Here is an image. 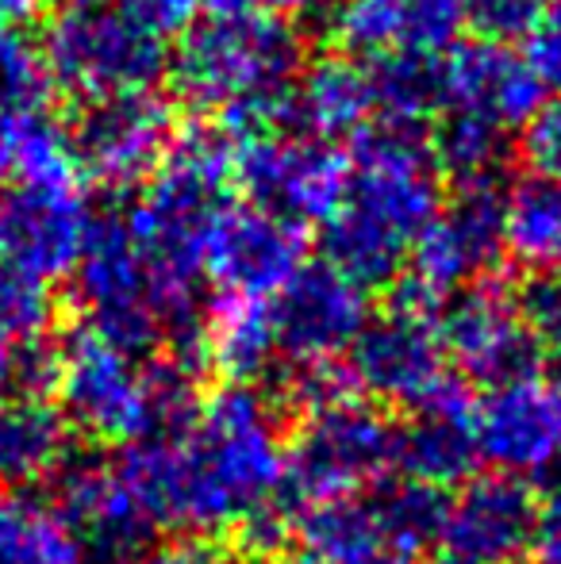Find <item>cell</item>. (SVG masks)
<instances>
[{"label":"cell","instance_id":"cell-16","mask_svg":"<svg viewBox=\"0 0 561 564\" xmlns=\"http://www.w3.org/2000/svg\"><path fill=\"white\" fill-rule=\"evenodd\" d=\"M547 105V82L531 58L493 39H457L439 58V108L470 112L516 131Z\"/></svg>","mask_w":561,"mask_h":564},{"label":"cell","instance_id":"cell-8","mask_svg":"<svg viewBox=\"0 0 561 564\" xmlns=\"http://www.w3.org/2000/svg\"><path fill=\"white\" fill-rule=\"evenodd\" d=\"M439 338L457 372L485 388L539 372L542 361L539 341L524 327L516 289L488 273L462 284L454 300L439 307Z\"/></svg>","mask_w":561,"mask_h":564},{"label":"cell","instance_id":"cell-34","mask_svg":"<svg viewBox=\"0 0 561 564\" xmlns=\"http://www.w3.org/2000/svg\"><path fill=\"white\" fill-rule=\"evenodd\" d=\"M542 20V0H465V23L477 39L493 43H516L535 31Z\"/></svg>","mask_w":561,"mask_h":564},{"label":"cell","instance_id":"cell-21","mask_svg":"<svg viewBox=\"0 0 561 564\" xmlns=\"http://www.w3.org/2000/svg\"><path fill=\"white\" fill-rule=\"evenodd\" d=\"M296 538L304 564H416V553L385 530L374 503L354 496L312 503L300 519Z\"/></svg>","mask_w":561,"mask_h":564},{"label":"cell","instance_id":"cell-33","mask_svg":"<svg viewBox=\"0 0 561 564\" xmlns=\"http://www.w3.org/2000/svg\"><path fill=\"white\" fill-rule=\"evenodd\" d=\"M516 304L542 354H554L561 361V265L527 276V284L516 292Z\"/></svg>","mask_w":561,"mask_h":564},{"label":"cell","instance_id":"cell-43","mask_svg":"<svg viewBox=\"0 0 561 564\" xmlns=\"http://www.w3.org/2000/svg\"><path fill=\"white\" fill-rule=\"evenodd\" d=\"M15 349H20V341L0 338V400L15 395Z\"/></svg>","mask_w":561,"mask_h":564},{"label":"cell","instance_id":"cell-20","mask_svg":"<svg viewBox=\"0 0 561 564\" xmlns=\"http://www.w3.org/2000/svg\"><path fill=\"white\" fill-rule=\"evenodd\" d=\"M374 116L377 105L366 62H354L346 54L315 62L296 85H289L284 97V127H296L292 134L320 142L354 139Z\"/></svg>","mask_w":561,"mask_h":564},{"label":"cell","instance_id":"cell-31","mask_svg":"<svg viewBox=\"0 0 561 564\" xmlns=\"http://www.w3.org/2000/svg\"><path fill=\"white\" fill-rule=\"evenodd\" d=\"M54 319V304L46 284L15 273L0 261V338L31 341L43 338Z\"/></svg>","mask_w":561,"mask_h":564},{"label":"cell","instance_id":"cell-28","mask_svg":"<svg viewBox=\"0 0 561 564\" xmlns=\"http://www.w3.org/2000/svg\"><path fill=\"white\" fill-rule=\"evenodd\" d=\"M327 39L354 62L389 58L404 46V0H338L327 15Z\"/></svg>","mask_w":561,"mask_h":564},{"label":"cell","instance_id":"cell-19","mask_svg":"<svg viewBox=\"0 0 561 564\" xmlns=\"http://www.w3.org/2000/svg\"><path fill=\"white\" fill-rule=\"evenodd\" d=\"M473 395L462 377H439L431 388L412 403V419L397 426V449L392 468L400 476L450 488L465 480L470 468L481 460L477 434H473Z\"/></svg>","mask_w":561,"mask_h":564},{"label":"cell","instance_id":"cell-26","mask_svg":"<svg viewBox=\"0 0 561 564\" xmlns=\"http://www.w3.org/2000/svg\"><path fill=\"white\" fill-rule=\"evenodd\" d=\"M431 154L439 173L446 170L457 185L465 181H496L508 154V131L481 116L446 112L431 139Z\"/></svg>","mask_w":561,"mask_h":564},{"label":"cell","instance_id":"cell-2","mask_svg":"<svg viewBox=\"0 0 561 564\" xmlns=\"http://www.w3.org/2000/svg\"><path fill=\"white\" fill-rule=\"evenodd\" d=\"M442 208L439 165L431 142L416 127H362L354 134L346 188L338 208L323 219L327 265L362 289L392 284L408 265V250Z\"/></svg>","mask_w":561,"mask_h":564},{"label":"cell","instance_id":"cell-12","mask_svg":"<svg viewBox=\"0 0 561 564\" xmlns=\"http://www.w3.org/2000/svg\"><path fill=\"white\" fill-rule=\"evenodd\" d=\"M481 460L508 476H539L561 465V361L558 372H527L496 384L473 408Z\"/></svg>","mask_w":561,"mask_h":564},{"label":"cell","instance_id":"cell-39","mask_svg":"<svg viewBox=\"0 0 561 564\" xmlns=\"http://www.w3.org/2000/svg\"><path fill=\"white\" fill-rule=\"evenodd\" d=\"M535 564H561V480L547 496V503L535 511L531 545H527Z\"/></svg>","mask_w":561,"mask_h":564},{"label":"cell","instance_id":"cell-6","mask_svg":"<svg viewBox=\"0 0 561 564\" xmlns=\"http://www.w3.org/2000/svg\"><path fill=\"white\" fill-rule=\"evenodd\" d=\"M62 415L66 423L82 426L97 442H139L150 438L154 415H150L147 369L136 354L116 346L97 327H77L58 346V384Z\"/></svg>","mask_w":561,"mask_h":564},{"label":"cell","instance_id":"cell-22","mask_svg":"<svg viewBox=\"0 0 561 564\" xmlns=\"http://www.w3.org/2000/svg\"><path fill=\"white\" fill-rule=\"evenodd\" d=\"M281 357L270 300L219 296L204 319V361H212L231 384H255L270 377Z\"/></svg>","mask_w":561,"mask_h":564},{"label":"cell","instance_id":"cell-14","mask_svg":"<svg viewBox=\"0 0 561 564\" xmlns=\"http://www.w3.org/2000/svg\"><path fill=\"white\" fill-rule=\"evenodd\" d=\"M54 476V514L77 538L85 561L128 564L150 550L154 527L123 488L112 460L66 457Z\"/></svg>","mask_w":561,"mask_h":564},{"label":"cell","instance_id":"cell-18","mask_svg":"<svg viewBox=\"0 0 561 564\" xmlns=\"http://www.w3.org/2000/svg\"><path fill=\"white\" fill-rule=\"evenodd\" d=\"M535 496L519 476L485 473L446 503L442 550L465 564H516L531 545Z\"/></svg>","mask_w":561,"mask_h":564},{"label":"cell","instance_id":"cell-41","mask_svg":"<svg viewBox=\"0 0 561 564\" xmlns=\"http://www.w3.org/2000/svg\"><path fill=\"white\" fill-rule=\"evenodd\" d=\"M39 112V108H35ZM23 108H8L0 105V177L12 173V158H15V142H20V127H23Z\"/></svg>","mask_w":561,"mask_h":564},{"label":"cell","instance_id":"cell-27","mask_svg":"<svg viewBox=\"0 0 561 564\" xmlns=\"http://www.w3.org/2000/svg\"><path fill=\"white\" fill-rule=\"evenodd\" d=\"M369 85H374L377 116L389 123L420 127L439 108V58L397 51L374 62Z\"/></svg>","mask_w":561,"mask_h":564},{"label":"cell","instance_id":"cell-37","mask_svg":"<svg viewBox=\"0 0 561 564\" xmlns=\"http://www.w3.org/2000/svg\"><path fill=\"white\" fill-rule=\"evenodd\" d=\"M235 530H239L242 550H247L250 557H262V561H270L273 553H281V550H284V542L292 538L289 514H284L278 503L258 507V511H255V514H247V519H242Z\"/></svg>","mask_w":561,"mask_h":564},{"label":"cell","instance_id":"cell-46","mask_svg":"<svg viewBox=\"0 0 561 564\" xmlns=\"http://www.w3.org/2000/svg\"><path fill=\"white\" fill-rule=\"evenodd\" d=\"M208 564H239V561H227V557H219V553H212Z\"/></svg>","mask_w":561,"mask_h":564},{"label":"cell","instance_id":"cell-40","mask_svg":"<svg viewBox=\"0 0 561 564\" xmlns=\"http://www.w3.org/2000/svg\"><path fill=\"white\" fill-rule=\"evenodd\" d=\"M212 550L193 542H177V545H162V550H142L136 561L128 564H208Z\"/></svg>","mask_w":561,"mask_h":564},{"label":"cell","instance_id":"cell-45","mask_svg":"<svg viewBox=\"0 0 561 564\" xmlns=\"http://www.w3.org/2000/svg\"><path fill=\"white\" fill-rule=\"evenodd\" d=\"M423 564H465V561H457V557H454V553L439 550V553H434V557H431V561H423Z\"/></svg>","mask_w":561,"mask_h":564},{"label":"cell","instance_id":"cell-35","mask_svg":"<svg viewBox=\"0 0 561 564\" xmlns=\"http://www.w3.org/2000/svg\"><path fill=\"white\" fill-rule=\"evenodd\" d=\"M524 158L535 177L561 185V100H547L524 123Z\"/></svg>","mask_w":561,"mask_h":564},{"label":"cell","instance_id":"cell-25","mask_svg":"<svg viewBox=\"0 0 561 564\" xmlns=\"http://www.w3.org/2000/svg\"><path fill=\"white\" fill-rule=\"evenodd\" d=\"M0 564H85V553L54 507L0 491Z\"/></svg>","mask_w":561,"mask_h":564},{"label":"cell","instance_id":"cell-9","mask_svg":"<svg viewBox=\"0 0 561 564\" xmlns=\"http://www.w3.org/2000/svg\"><path fill=\"white\" fill-rule=\"evenodd\" d=\"M308 265L304 224L258 204H224L204 246V273L219 296L273 300Z\"/></svg>","mask_w":561,"mask_h":564},{"label":"cell","instance_id":"cell-17","mask_svg":"<svg viewBox=\"0 0 561 564\" xmlns=\"http://www.w3.org/2000/svg\"><path fill=\"white\" fill-rule=\"evenodd\" d=\"M350 372L354 388L389 403H408L446 377V349L439 338V315L412 312V307L389 304V312L366 319L358 338L350 341Z\"/></svg>","mask_w":561,"mask_h":564},{"label":"cell","instance_id":"cell-11","mask_svg":"<svg viewBox=\"0 0 561 564\" xmlns=\"http://www.w3.org/2000/svg\"><path fill=\"white\" fill-rule=\"evenodd\" d=\"M93 227L89 200L69 185H20L0 193V261L39 284L74 273Z\"/></svg>","mask_w":561,"mask_h":564},{"label":"cell","instance_id":"cell-30","mask_svg":"<svg viewBox=\"0 0 561 564\" xmlns=\"http://www.w3.org/2000/svg\"><path fill=\"white\" fill-rule=\"evenodd\" d=\"M51 89L43 46L28 35V28H0V105L35 112L46 108Z\"/></svg>","mask_w":561,"mask_h":564},{"label":"cell","instance_id":"cell-24","mask_svg":"<svg viewBox=\"0 0 561 564\" xmlns=\"http://www.w3.org/2000/svg\"><path fill=\"white\" fill-rule=\"evenodd\" d=\"M500 246L524 269L561 265V185L542 177H524L504 193Z\"/></svg>","mask_w":561,"mask_h":564},{"label":"cell","instance_id":"cell-1","mask_svg":"<svg viewBox=\"0 0 561 564\" xmlns=\"http://www.w3.org/2000/svg\"><path fill=\"white\" fill-rule=\"evenodd\" d=\"M112 465L154 530L219 534L278 499L284 446L270 400L231 384L201 403L185 434L128 442Z\"/></svg>","mask_w":561,"mask_h":564},{"label":"cell","instance_id":"cell-44","mask_svg":"<svg viewBox=\"0 0 561 564\" xmlns=\"http://www.w3.org/2000/svg\"><path fill=\"white\" fill-rule=\"evenodd\" d=\"M262 12H270V15H281V20H289V15H304V12H312L320 0H255Z\"/></svg>","mask_w":561,"mask_h":564},{"label":"cell","instance_id":"cell-3","mask_svg":"<svg viewBox=\"0 0 561 564\" xmlns=\"http://www.w3.org/2000/svg\"><path fill=\"white\" fill-rule=\"evenodd\" d=\"M304 46L289 20L247 0L212 8L185 28L173 54V85L193 108H216L231 142L284 127V97Z\"/></svg>","mask_w":561,"mask_h":564},{"label":"cell","instance_id":"cell-32","mask_svg":"<svg viewBox=\"0 0 561 564\" xmlns=\"http://www.w3.org/2000/svg\"><path fill=\"white\" fill-rule=\"evenodd\" d=\"M465 0H404V46L400 51L442 58L462 39Z\"/></svg>","mask_w":561,"mask_h":564},{"label":"cell","instance_id":"cell-7","mask_svg":"<svg viewBox=\"0 0 561 564\" xmlns=\"http://www.w3.org/2000/svg\"><path fill=\"white\" fill-rule=\"evenodd\" d=\"M231 181L250 204L296 224H323L346 188V158L308 134H250L235 142Z\"/></svg>","mask_w":561,"mask_h":564},{"label":"cell","instance_id":"cell-4","mask_svg":"<svg viewBox=\"0 0 561 564\" xmlns=\"http://www.w3.org/2000/svg\"><path fill=\"white\" fill-rule=\"evenodd\" d=\"M51 82L82 100L142 93L165 74L162 35L116 0H66L43 39Z\"/></svg>","mask_w":561,"mask_h":564},{"label":"cell","instance_id":"cell-38","mask_svg":"<svg viewBox=\"0 0 561 564\" xmlns=\"http://www.w3.org/2000/svg\"><path fill=\"white\" fill-rule=\"evenodd\" d=\"M527 39H531V54L527 58H531L535 74L547 85L561 89V0L542 8V20L535 23V31Z\"/></svg>","mask_w":561,"mask_h":564},{"label":"cell","instance_id":"cell-36","mask_svg":"<svg viewBox=\"0 0 561 564\" xmlns=\"http://www.w3.org/2000/svg\"><path fill=\"white\" fill-rule=\"evenodd\" d=\"M131 20H139L154 35H177L188 23H196L212 8L239 4V0H116Z\"/></svg>","mask_w":561,"mask_h":564},{"label":"cell","instance_id":"cell-15","mask_svg":"<svg viewBox=\"0 0 561 564\" xmlns=\"http://www.w3.org/2000/svg\"><path fill=\"white\" fill-rule=\"evenodd\" d=\"M278 346L289 365L335 361L369 319L366 289L335 265H304L270 300Z\"/></svg>","mask_w":561,"mask_h":564},{"label":"cell","instance_id":"cell-23","mask_svg":"<svg viewBox=\"0 0 561 564\" xmlns=\"http://www.w3.org/2000/svg\"><path fill=\"white\" fill-rule=\"evenodd\" d=\"M69 457V423L46 395L0 400V488H28Z\"/></svg>","mask_w":561,"mask_h":564},{"label":"cell","instance_id":"cell-10","mask_svg":"<svg viewBox=\"0 0 561 564\" xmlns=\"http://www.w3.org/2000/svg\"><path fill=\"white\" fill-rule=\"evenodd\" d=\"M173 134V108L142 89L85 100L69 131V150L77 173H89L105 188H131L162 165Z\"/></svg>","mask_w":561,"mask_h":564},{"label":"cell","instance_id":"cell-13","mask_svg":"<svg viewBox=\"0 0 561 564\" xmlns=\"http://www.w3.org/2000/svg\"><path fill=\"white\" fill-rule=\"evenodd\" d=\"M500 208L504 193L496 181H465L454 200L434 212L408 250V276L420 281L439 300L454 296L462 284L477 281L493 269L500 246Z\"/></svg>","mask_w":561,"mask_h":564},{"label":"cell","instance_id":"cell-42","mask_svg":"<svg viewBox=\"0 0 561 564\" xmlns=\"http://www.w3.org/2000/svg\"><path fill=\"white\" fill-rule=\"evenodd\" d=\"M43 0H0V28H31Z\"/></svg>","mask_w":561,"mask_h":564},{"label":"cell","instance_id":"cell-5","mask_svg":"<svg viewBox=\"0 0 561 564\" xmlns=\"http://www.w3.org/2000/svg\"><path fill=\"white\" fill-rule=\"evenodd\" d=\"M397 426L374 403L343 395L304 411L296 442L284 449V480L292 503H327L377 484L392 468Z\"/></svg>","mask_w":561,"mask_h":564},{"label":"cell","instance_id":"cell-29","mask_svg":"<svg viewBox=\"0 0 561 564\" xmlns=\"http://www.w3.org/2000/svg\"><path fill=\"white\" fill-rule=\"evenodd\" d=\"M446 488H434V484L412 480V476H400V480L385 484L374 499L377 519L385 522L392 538L404 545L408 553H420L431 542H439L442 522H446Z\"/></svg>","mask_w":561,"mask_h":564}]
</instances>
